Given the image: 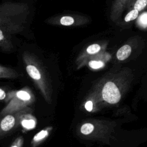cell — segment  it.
<instances>
[{
  "label": "cell",
  "mask_w": 147,
  "mask_h": 147,
  "mask_svg": "<svg viewBox=\"0 0 147 147\" xmlns=\"http://www.w3.org/2000/svg\"><path fill=\"white\" fill-rule=\"evenodd\" d=\"M92 96L87 98L86 101L83 103V107L84 109L88 112H95L98 109L97 108V99Z\"/></svg>",
  "instance_id": "11"
},
{
  "label": "cell",
  "mask_w": 147,
  "mask_h": 147,
  "mask_svg": "<svg viewBox=\"0 0 147 147\" xmlns=\"http://www.w3.org/2000/svg\"><path fill=\"white\" fill-rule=\"evenodd\" d=\"M35 101V96L28 87L14 91L11 100L0 111V117L29 107Z\"/></svg>",
  "instance_id": "3"
},
{
  "label": "cell",
  "mask_w": 147,
  "mask_h": 147,
  "mask_svg": "<svg viewBox=\"0 0 147 147\" xmlns=\"http://www.w3.org/2000/svg\"><path fill=\"white\" fill-rule=\"evenodd\" d=\"M101 47L98 44H93L87 47L84 52L80 53L75 60L76 69H80L82 67L85 62L87 61V58L91 55L98 53L100 51Z\"/></svg>",
  "instance_id": "7"
},
{
  "label": "cell",
  "mask_w": 147,
  "mask_h": 147,
  "mask_svg": "<svg viewBox=\"0 0 147 147\" xmlns=\"http://www.w3.org/2000/svg\"><path fill=\"white\" fill-rule=\"evenodd\" d=\"M32 112V109L28 107L19 111L0 117V138L17 129L21 125L24 115Z\"/></svg>",
  "instance_id": "4"
},
{
  "label": "cell",
  "mask_w": 147,
  "mask_h": 147,
  "mask_svg": "<svg viewBox=\"0 0 147 147\" xmlns=\"http://www.w3.org/2000/svg\"><path fill=\"white\" fill-rule=\"evenodd\" d=\"M24 142L23 136H20L17 137L11 143L10 147H22Z\"/></svg>",
  "instance_id": "16"
},
{
  "label": "cell",
  "mask_w": 147,
  "mask_h": 147,
  "mask_svg": "<svg viewBox=\"0 0 147 147\" xmlns=\"http://www.w3.org/2000/svg\"><path fill=\"white\" fill-rule=\"evenodd\" d=\"M30 14L28 4L7 1L0 3V49L10 52L14 49L12 36L22 32Z\"/></svg>",
  "instance_id": "1"
},
{
  "label": "cell",
  "mask_w": 147,
  "mask_h": 147,
  "mask_svg": "<svg viewBox=\"0 0 147 147\" xmlns=\"http://www.w3.org/2000/svg\"><path fill=\"white\" fill-rule=\"evenodd\" d=\"M147 5V0H137L134 4V9L140 11L142 10Z\"/></svg>",
  "instance_id": "15"
},
{
  "label": "cell",
  "mask_w": 147,
  "mask_h": 147,
  "mask_svg": "<svg viewBox=\"0 0 147 147\" xmlns=\"http://www.w3.org/2000/svg\"><path fill=\"white\" fill-rule=\"evenodd\" d=\"M52 130V126H48L37 133L31 140V146L37 147L41 144L49 137Z\"/></svg>",
  "instance_id": "8"
},
{
  "label": "cell",
  "mask_w": 147,
  "mask_h": 147,
  "mask_svg": "<svg viewBox=\"0 0 147 147\" xmlns=\"http://www.w3.org/2000/svg\"><path fill=\"white\" fill-rule=\"evenodd\" d=\"M88 66L94 69H97L104 67L105 64L103 61L100 60H91L88 62Z\"/></svg>",
  "instance_id": "13"
},
{
  "label": "cell",
  "mask_w": 147,
  "mask_h": 147,
  "mask_svg": "<svg viewBox=\"0 0 147 147\" xmlns=\"http://www.w3.org/2000/svg\"><path fill=\"white\" fill-rule=\"evenodd\" d=\"M138 15V11L135 9L132 10L130 11L129 13L127 14V15L125 17V21L126 22H129L130 21H133L135 20Z\"/></svg>",
  "instance_id": "14"
},
{
  "label": "cell",
  "mask_w": 147,
  "mask_h": 147,
  "mask_svg": "<svg viewBox=\"0 0 147 147\" xmlns=\"http://www.w3.org/2000/svg\"><path fill=\"white\" fill-rule=\"evenodd\" d=\"M88 21L83 16L75 14H58L46 19L44 22L49 25L63 26H78L85 24Z\"/></svg>",
  "instance_id": "5"
},
{
  "label": "cell",
  "mask_w": 147,
  "mask_h": 147,
  "mask_svg": "<svg viewBox=\"0 0 147 147\" xmlns=\"http://www.w3.org/2000/svg\"><path fill=\"white\" fill-rule=\"evenodd\" d=\"M19 76V73L14 69L0 65V79H15Z\"/></svg>",
  "instance_id": "10"
},
{
  "label": "cell",
  "mask_w": 147,
  "mask_h": 147,
  "mask_svg": "<svg viewBox=\"0 0 147 147\" xmlns=\"http://www.w3.org/2000/svg\"><path fill=\"white\" fill-rule=\"evenodd\" d=\"M141 21L142 23L144 24H146L147 23V14L146 15H142L141 17Z\"/></svg>",
  "instance_id": "18"
},
{
  "label": "cell",
  "mask_w": 147,
  "mask_h": 147,
  "mask_svg": "<svg viewBox=\"0 0 147 147\" xmlns=\"http://www.w3.org/2000/svg\"><path fill=\"white\" fill-rule=\"evenodd\" d=\"M101 96L104 101L110 104L118 103L121 97L118 88L112 82L105 83L101 91Z\"/></svg>",
  "instance_id": "6"
},
{
  "label": "cell",
  "mask_w": 147,
  "mask_h": 147,
  "mask_svg": "<svg viewBox=\"0 0 147 147\" xmlns=\"http://www.w3.org/2000/svg\"><path fill=\"white\" fill-rule=\"evenodd\" d=\"M37 123L36 118L32 114V113L26 114L23 117L21 125L25 130H29L34 129Z\"/></svg>",
  "instance_id": "9"
},
{
  "label": "cell",
  "mask_w": 147,
  "mask_h": 147,
  "mask_svg": "<svg viewBox=\"0 0 147 147\" xmlns=\"http://www.w3.org/2000/svg\"><path fill=\"white\" fill-rule=\"evenodd\" d=\"M26 71L49 104L52 100V86L49 72L43 63L34 54L25 51L22 55Z\"/></svg>",
  "instance_id": "2"
},
{
  "label": "cell",
  "mask_w": 147,
  "mask_h": 147,
  "mask_svg": "<svg viewBox=\"0 0 147 147\" xmlns=\"http://www.w3.org/2000/svg\"><path fill=\"white\" fill-rule=\"evenodd\" d=\"M7 98V94L2 88H0V100H5Z\"/></svg>",
  "instance_id": "17"
},
{
  "label": "cell",
  "mask_w": 147,
  "mask_h": 147,
  "mask_svg": "<svg viewBox=\"0 0 147 147\" xmlns=\"http://www.w3.org/2000/svg\"><path fill=\"white\" fill-rule=\"evenodd\" d=\"M131 49L130 45H125L121 47L117 53V59L119 60H124L130 55Z\"/></svg>",
  "instance_id": "12"
}]
</instances>
